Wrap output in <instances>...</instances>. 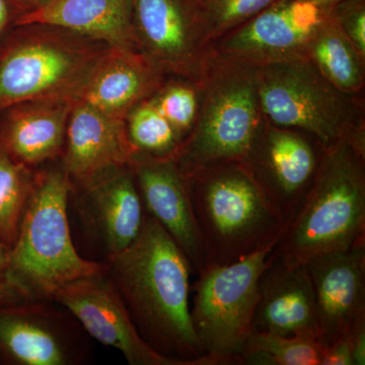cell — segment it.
Wrapping results in <instances>:
<instances>
[{"label":"cell","instance_id":"32","mask_svg":"<svg viewBox=\"0 0 365 365\" xmlns=\"http://www.w3.org/2000/svg\"><path fill=\"white\" fill-rule=\"evenodd\" d=\"M26 302L11 283L7 281L4 274H0V307H11Z\"/></svg>","mask_w":365,"mask_h":365},{"label":"cell","instance_id":"22","mask_svg":"<svg viewBox=\"0 0 365 365\" xmlns=\"http://www.w3.org/2000/svg\"><path fill=\"white\" fill-rule=\"evenodd\" d=\"M307 58L334 86L359 96L364 88V60L334 18L325 21L307 47Z\"/></svg>","mask_w":365,"mask_h":365},{"label":"cell","instance_id":"19","mask_svg":"<svg viewBox=\"0 0 365 365\" xmlns=\"http://www.w3.org/2000/svg\"><path fill=\"white\" fill-rule=\"evenodd\" d=\"M30 24L58 26L109 47L139 51L131 0H53L21 16L16 26Z\"/></svg>","mask_w":365,"mask_h":365},{"label":"cell","instance_id":"21","mask_svg":"<svg viewBox=\"0 0 365 365\" xmlns=\"http://www.w3.org/2000/svg\"><path fill=\"white\" fill-rule=\"evenodd\" d=\"M0 347L20 364H68L56 333L35 314L14 307H0Z\"/></svg>","mask_w":365,"mask_h":365},{"label":"cell","instance_id":"6","mask_svg":"<svg viewBox=\"0 0 365 365\" xmlns=\"http://www.w3.org/2000/svg\"><path fill=\"white\" fill-rule=\"evenodd\" d=\"M108 48L58 26H16L0 46V111L36 101L76 100Z\"/></svg>","mask_w":365,"mask_h":365},{"label":"cell","instance_id":"1","mask_svg":"<svg viewBox=\"0 0 365 365\" xmlns=\"http://www.w3.org/2000/svg\"><path fill=\"white\" fill-rule=\"evenodd\" d=\"M106 273L143 340L179 365H213L203 356L190 307L193 269L174 240L145 213L130 246L108 257Z\"/></svg>","mask_w":365,"mask_h":365},{"label":"cell","instance_id":"28","mask_svg":"<svg viewBox=\"0 0 365 365\" xmlns=\"http://www.w3.org/2000/svg\"><path fill=\"white\" fill-rule=\"evenodd\" d=\"M334 18L365 61V0H345L336 7Z\"/></svg>","mask_w":365,"mask_h":365},{"label":"cell","instance_id":"35","mask_svg":"<svg viewBox=\"0 0 365 365\" xmlns=\"http://www.w3.org/2000/svg\"><path fill=\"white\" fill-rule=\"evenodd\" d=\"M7 256H9V251L7 247L4 244V242L0 239V274H4L6 268Z\"/></svg>","mask_w":365,"mask_h":365},{"label":"cell","instance_id":"29","mask_svg":"<svg viewBox=\"0 0 365 365\" xmlns=\"http://www.w3.org/2000/svg\"><path fill=\"white\" fill-rule=\"evenodd\" d=\"M29 13L23 0H0V46L16 28L21 16Z\"/></svg>","mask_w":365,"mask_h":365},{"label":"cell","instance_id":"30","mask_svg":"<svg viewBox=\"0 0 365 365\" xmlns=\"http://www.w3.org/2000/svg\"><path fill=\"white\" fill-rule=\"evenodd\" d=\"M321 365H353L349 333L326 346Z\"/></svg>","mask_w":365,"mask_h":365},{"label":"cell","instance_id":"36","mask_svg":"<svg viewBox=\"0 0 365 365\" xmlns=\"http://www.w3.org/2000/svg\"><path fill=\"white\" fill-rule=\"evenodd\" d=\"M195 1L197 2V4H199L201 1H202V0H195Z\"/></svg>","mask_w":365,"mask_h":365},{"label":"cell","instance_id":"13","mask_svg":"<svg viewBox=\"0 0 365 365\" xmlns=\"http://www.w3.org/2000/svg\"><path fill=\"white\" fill-rule=\"evenodd\" d=\"M129 165L146 213L165 228L198 273L205 266V257L187 178L170 158L137 151Z\"/></svg>","mask_w":365,"mask_h":365},{"label":"cell","instance_id":"27","mask_svg":"<svg viewBox=\"0 0 365 365\" xmlns=\"http://www.w3.org/2000/svg\"><path fill=\"white\" fill-rule=\"evenodd\" d=\"M276 0H202L198 4L209 45L262 13Z\"/></svg>","mask_w":365,"mask_h":365},{"label":"cell","instance_id":"15","mask_svg":"<svg viewBox=\"0 0 365 365\" xmlns=\"http://www.w3.org/2000/svg\"><path fill=\"white\" fill-rule=\"evenodd\" d=\"M81 184L79 213L108 257L130 246L145 215L130 165L105 170Z\"/></svg>","mask_w":365,"mask_h":365},{"label":"cell","instance_id":"33","mask_svg":"<svg viewBox=\"0 0 365 365\" xmlns=\"http://www.w3.org/2000/svg\"><path fill=\"white\" fill-rule=\"evenodd\" d=\"M302 1L309 2V4H316V6L334 11L336 7L345 0H302Z\"/></svg>","mask_w":365,"mask_h":365},{"label":"cell","instance_id":"4","mask_svg":"<svg viewBox=\"0 0 365 365\" xmlns=\"http://www.w3.org/2000/svg\"><path fill=\"white\" fill-rule=\"evenodd\" d=\"M187 181L205 266L237 261L277 241L287 227L246 162L211 165Z\"/></svg>","mask_w":365,"mask_h":365},{"label":"cell","instance_id":"31","mask_svg":"<svg viewBox=\"0 0 365 365\" xmlns=\"http://www.w3.org/2000/svg\"><path fill=\"white\" fill-rule=\"evenodd\" d=\"M352 346L353 365L365 364V319L359 321L349 332Z\"/></svg>","mask_w":365,"mask_h":365},{"label":"cell","instance_id":"8","mask_svg":"<svg viewBox=\"0 0 365 365\" xmlns=\"http://www.w3.org/2000/svg\"><path fill=\"white\" fill-rule=\"evenodd\" d=\"M278 241L232 263L207 265L197 273L190 312L203 356L213 365L244 364L261 275Z\"/></svg>","mask_w":365,"mask_h":365},{"label":"cell","instance_id":"9","mask_svg":"<svg viewBox=\"0 0 365 365\" xmlns=\"http://www.w3.org/2000/svg\"><path fill=\"white\" fill-rule=\"evenodd\" d=\"M137 48L163 73L201 83L212 54L195 0H131Z\"/></svg>","mask_w":365,"mask_h":365},{"label":"cell","instance_id":"18","mask_svg":"<svg viewBox=\"0 0 365 365\" xmlns=\"http://www.w3.org/2000/svg\"><path fill=\"white\" fill-rule=\"evenodd\" d=\"M163 72L143 53L109 47L96 62L76 100L122 119L162 86Z\"/></svg>","mask_w":365,"mask_h":365},{"label":"cell","instance_id":"7","mask_svg":"<svg viewBox=\"0 0 365 365\" xmlns=\"http://www.w3.org/2000/svg\"><path fill=\"white\" fill-rule=\"evenodd\" d=\"M262 113L274 126L306 132L323 150L343 140L365 148L359 96L338 90L307 58L256 67Z\"/></svg>","mask_w":365,"mask_h":365},{"label":"cell","instance_id":"2","mask_svg":"<svg viewBox=\"0 0 365 365\" xmlns=\"http://www.w3.org/2000/svg\"><path fill=\"white\" fill-rule=\"evenodd\" d=\"M365 244V148L343 140L324 150L304 201L274 249L290 265Z\"/></svg>","mask_w":365,"mask_h":365},{"label":"cell","instance_id":"3","mask_svg":"<svg viewBox=\"0 0 365 365\" xmlns=\"http://www.w3.org/2000/svg\"><path fill=\"white\" fill-rule=\"evenodd\" d=\"M72 185L64 169L34 180L4 276L25 300L52 299L67 283L105 270L86 260L72 242L67 202Z\"/></svg>","mask_w":365,"mask_h":365},{"label":"cell","instance_id":"17","mask_svg":"<svg viewBox=\"0 0 365 365\" xmlns=\"http://www.w3.org/2000/svg\"><path fill=\"white\" fill-rule=\"evenodd\" d=\"M63 169L69 179L88 181L105 170L130 165L137 151L126 119L74 101L66 129Z\"/></svg>","mask_w":365,"mask_h":365},{"label":"cell","instance_id":"34","mask_svg":"<svg viewBox=\"0 0 365 365\" xmlns=\"http://www.w3.org/2000/svg\"><path fill=\"white\" fill-rule=\"evenodd\" d=\"M25 2L26 6H28L29 13L33 11H37V9H42L53 0H23Z\"/></svg>","mask_w":365,"mask_h":365},{"label":"cell","instance_id":"16","mask_svg":"<svg viewBox=\"0 0 365 365\" xmlns=\"http://www.w3.org/2000/svg\"><path fill=\"white\" fill-rule=\"evenodd\" d=\"M253 330L321 339L316 299L304 264L284 263L272 252L259 283Z\"/></svg>","mask_w":365,"mask_h":365},{"label":"cell","instance_id":"12","mask_svg":"<svg viewBox=\"0 0 365 365\" xmlns=\"http://www.w3.org/2000/svg\"><path fill=\"white\" fill-rule=\"evenodd\" d=\"M323 151L319 155L294 129L271 124L261 128L246 163L285 222L292 220L311 188Z\"/></svg>","mask_w":365,"mask_h":365},{"label":"cell","instance_id":"24","mask_svg":"<svg viewBox=\"0 0 365 365\" xmlns=\"http://www.w3.org/2000/svg\"><path fill=\"white\" fill-rule=\"evenodd\" d=\"M34 181L26 165L0 148V239L13 247Z\"/></svg>","mask_w":365,"mask_h":365},{"label":"cell","instance_id":"26","mask_svg":"<svg viewBox=\"0 0 365 365\" xmlns=\"http://www.w3.org/2000/svg\"><path fill=\"white\" fill-rule=\"evenodd\" d=\"M153 107L167 119L181 143L195 124L201 100V83L179 81L162 86L148 98Z\"/></svg>","mask_w":365,"mask_h":365},{"label":"cell","instance_id":"25","mask_svg":"<svg viewBox=\"0 0 365 365\" xmlns=\"http://www.w3.org/2000/svg\"><path fill=\"white\" fill-rule=\"evenodd\" d=\"M126 126L132 146L151 157L173 158L182 143L169 122L148 98L129 112Z\"/></svg>","mask_w":365,"mask_h":365},{"label":"cell","instance_id":"20","mask_svg":"<svg viewBox=\"0 0 365 365\" xmlns=\"http://www.w3.org/2000/svg\"><path fill=\"white\" fill-rule=\"evenodd\" d=\"M74 101L45 100L13 106L1 130V150L24 165L56 157L66 140Z\"/></svg>","mask_w":365,"mask_h":365},{"label":"cell","instance_id":"14","mask_svg":"<svg viewBox=\"0 0 365 365\" xmlns=\"http://www.w3.org/2000/svg\"><path fill=\"white\" fill-rule=\"evenodd\" d=\"M304 265L316 299L319 336L329 345L365 319V244L318 255Z\"/></svg>","mask_w":365,"mask_h":365},{"label":"cell","instance_id":"5","mask_svg":"<svg viewBox=\"0 0 365 365\" xmlns=\"http://www.w3.org/2000/svg\"><path fill=\"white\" fill-rule=\"evenodd\" d=\"M256 67L212 51L201 81L195 124L173 158L185 177L230 162H246L262 128Z\"/></svg>","mask_w":365,"mask_h":365},{"label":"cell","instance_id":"11","mask_svg":"<svg viewBox=\"0 0 365 365\" xmlns=\"http://www.w3.org/2000/svg\"><path fill=\"white\" fill-rule=\"evenodd\" d=\"M91 337L119 350L131 365H179L153 350L137 331L123 299L105 270L67 283L53 295Z\"/></svg>","mask_w":365,"mask_h":365},{"label":"cell","instance_id":"23","mask_svg":"<svg viewBox=\"0 0 365 365\" xmlns=\"http://www.w3.org/2000/svg\"><path fill=\"white\" fill-rule=\"evenodd\" d=\"M326 344L312 336H279L256 332L250 336L242 364L261 365H321Z\"/></svg>","mask_w":365,"mask_h":365},{"label":"cell","instance_id":"10","mask_svg":"<svg viewBox=\"0 0 365 365\" xmlns=\"http://www.w3.org/2000/svg\"><path fill=\"white\" fill-rule=\"evenodd\" d=\"M334 11L302 1L276 0L211 45L222 58L250 66L307 58L314 34Z\"/></svg>","mask_w":365,"mask_h":365}]
</instances>
